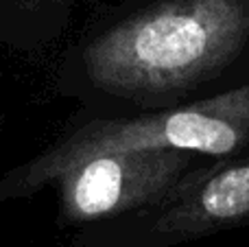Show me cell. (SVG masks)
Segmentation results:
<instances>
[{
  "label": "cell",
  "instance_id": "obj_2",
  "mask_svg": "<svg viewBox=\"0 0 249 247\" xmlns=\"http://www.w3.org/2000/svg\"><path fill=\"white\" fill-rule=\"evenodd\" d=\"M249 142V83L175 112L94 118L0 177V204L35 197L70 166L103 153L179 149L228 156Z\"/></svg>",
  "mask_w": 249,
  "mask_h": 247
},
{
  "label": "cell",
  "instance_id": "obj_1",
  "mask_svg": "<svg viewBox=\"0 0 249 247\" xmlns=\"http://www.w3.org/2000/svg\"><path fill=\"white\" fill-rule=\"evenodd\" d=\"M249 39V0H160L92 35L77 72L112 96L188 88L214 74Z\"/></svg>",
  "mask_w": 249,
  "mask_h": 247
},
{
  "label": "cell",
  "instance_id": "obj_6",
  "mask_svg": "<svg viewBox=\"0 0 249 247\" xmlns=\"http://www.w3.org/2000/svg\"><path fill=\"white\" fill-rule=\"evenodd\" d=\"M0 129H2V123H0Z\"/></svg>",
  "mask_w": 249,
  "mask_h": 247
},
{
  "label": "cell",
  "instance_id": "obj_5",
  "mask_svg": "<svg viewBox=\"0 0 249 247\" xmlns=\"http://www.w3.org/2000/svg\"><path fill=\"white\" fill-rule=\"evenodd\" d=\"M68 0H0V48L33 53L57 37Z\"/></svg>",
  "mask_w": 249,
  "mask_h": 247
},
{
  "label": "cell",
  "instance_id": "obj_3",
  "mask_svg": "<svg viewBox=\"0 0 249 247\" xmlns=\"http://www.w3.org/2000/svg\"><path fill=\"white\" fill-rule=\"evenodd\" d=\"M190 160L179 149L103 153L70 166L55 179L68 221L118 217L171 195Z\"/></svg>",
  "mask_w": 249,
  "mask_h": 247
},
{
  "label": "cell",
  "instance_id": "obj_4",
  "mask_svg": "<svg viewBox=\"0 0 249 247\" xmlns=\"http://www.w3.org/2000/svg\"><path fill=\"white\" fill-rule=\"evenodd\" d=\"M249 217V164H236L181 197L160 217L162 232H199Z\"/></svg>",
  "mask_w": 249,
  "mask_h": 247
}]
</instances>
